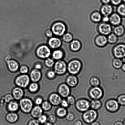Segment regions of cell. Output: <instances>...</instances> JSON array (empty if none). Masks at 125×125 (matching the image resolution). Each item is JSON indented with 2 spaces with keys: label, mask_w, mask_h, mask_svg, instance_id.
I'll list each match as a JSON object with an SVG mask.
<instances>
[{
  "label": "cell",
  "mask_w": 125,
  "mask_h": 125,
  "mask_svg": "<svg viewBox=\"0 0 125 125\" xmlns=\"http://www.w3.org/2000/svg\"><path fill=\"white\" fill-rule=\"evenodd\" d=\"M81 64L79 61L74 60L70 62L68 65V69L69 73L73 75L77 74L79 72Z\"/></svg>",
  "instance_id": "6da1fadb"
},
{
  "label": "cell",
  "mask_w": 125,
  "mask_h": 125,
  "mask_svg": "<svg viewBox=\"0 0 125 125\" xmlns=\"http://www.w3.org/2000/svg\"><path fill=\"white\" fill-rule=\"evenodd\" d=\"M97 113L94 110H87L83 115V119L86 123H92L96 119Z\"/></svg>",
  "instance_id": "7a4b0ae2"
},
{
  "label": "cell",
  "mask_w": 125,
  "mask_h": 125,
  "mask_svg": "<svg viewBox=\"0 0 125 125\" xmlns=\"http://www.w3.org/2000/svg\"><path fill=\"white\" fill-rule=\"evenodd\" d=\"M66 30V27L61 22H57L53 24L52 27V31L57 36H60L64 34Z\"/></svg>",
  "instance_id": "3957f363"
},
{
  "label": "cell",
  "mask_w": 125,
  "mask_h": 125,
  "mask_svg": "<svg viewBox=\"0 0 125 125\" xmlns=\"http://www.w3.org/2000/svg\"><path fill=\"white\" fill-rule=\"evenodd\" d=\"M36 53L39 57L45 59L48 58L50 55L51 52L49 47L43 45L38 47L36 50Z\"/></svg>",
  "instance_id": "277c9868"
},
{
  "label": "cell",
  "mask_w": 125,
  "mask_h": 125,
  "mask_svg": "<svg viewBox=\"0 0 125 125\" xmlns=\"http://www.w3.org/2000/svg\"><path fill=\"white\" fill-rule=\"evenodd\" d=\"M54 68L57 73L59 74H62L65 73L66 71V64L63 61H58L56 63Z\"/></svg>",
  "instance_id": "5b68a950"
},
{
  "label": "cell",
  "mask_w": 125,
  "mask_h": 125,
  "mask_svg": "<svg viewBox=\"0 0 125 125\" xmlns=\"http://www.w3.org/2000/svg\"><path fill=\"white\" fill-rule=\"evenodd\" d=\"M90 106V104L88 100L81 99L78 101L76 104V107L79 111L83 112L87 111Z\"/></svg>",
  "instance_id": "8992f818"
},
{
  "label": "cell",
  "mask_w": 125,
  "mask_h": 125,
  "mask_svg": "<svg viewBox=\"0 0 125 125\" xmlns=\"http://www.w3.org/2000/svg\"><path fill=\"white\" fill-rule=\"evenodd\" d=\"M89 95L92 99H99L102 96L103 91L101 88L99 87H94L90 91Z\"/></svg>",
  "instance_id": "52a82bcc"
},
{
  "label": "cell",
  "mask_w": 125,
  "mask_h": 125,
  "mask_svg": "<svg viewBox=\"0 0 125 125\" xmlns=\"http://www.w3.org/2000/svg\"><path fill=\"white\" fill-rule=\"evenodd\" d=\"M20 105L22 110L25 112L28 113L29 112L32 108V103L30 99H24L21 101Z\"/></svg>",
  "instance_id": "ba28073f"
},
{
  "label": "cell",
  "mask_w": 125,
  "mask_h": 125,
  "mask_svg": "<svg viewBox=\"0 0 125 125\" xmlns=\"http://www.w3.org/2000/svg\"><path fill=\"white\" fill-rule=\"evenodd\" d=\"M114 55L117 58H121L125 57V45L120 44L115 47L114 49Z\"/></svg>",
  "instance_id": "9c48e42d"
},
{
  "label": "cell",
  "mask_w": 125,
  "mask_h": 125,
  "mask_svg": "<svg viewBox=\"0 0 125 125\" xmlns=\"http://www.w3.org/2000/svg\"><path fill=\"white\" fill-rule=\"evenodd\" d=\"M30 79L27 75H23L18 77L16 79V82L18 86L25 88L29 84Z\"/></svg>",
  "instance_id": "30bf717a"
},
{
  "label": "cell",
  "mask_w": 125,
  "mask_h": 125,
  "mask_svg": "<svg viewBox=\"0 0 125 125\" xmlns=\"http://www.w3.org/2000/svg\"><path fill=\"white\" fill-rule=\"evenodd\" d=\"M106 107L109 111L115 112L118 109L119 103L117 101L115 100H109L106 103Z\"/></svg>",
  "instance_id": "8fae6325"
},
{
  "label": "cell",
  "mask_w": 125,
  "mask_h": 125,
  "mask_svg": "<svg viewBox=\"0 0 125 125\" xmlns=\"http://www.w3.org/2000/svg\"><path fill=\"white\" fill-rule=\"evenodd\" d=\"M61 41L57 37H51L48 41L49 46L52 49H56L61 45Z\"/></svg>",
  "instance_id": "7c38bea8"
},
{
  "label": "cell",
  "mask_w": 125,
  "mask_h": 125,
  "mask_svg": "<svg viewBox=\"0 0 125 125\" xmlns=\"http://www.w3.org/2000/svg\"><path fill=\"white\" fill-rule=\"evenodd\" d=\"M59 92L61 96L63 97H66L68 96L70 94V88L67 85L62 84L59 87Z\"/></svg>",
  "instance_id": "4fadbf2b"
},
{
  "label": "cell",
  "mask_w": 125,
  "mask_h": 125,
  "mask_svg": "<svg viewBox=\"0 0 125 125\" xmlns=\"http://www.w3.org/2000/svg\"><path fill=\"white\" fill-rule=\"evenodd\" d=\"M99 30L101 33L103 34L108 35L111 32V26L109 24L103 23L99 25Z\"/></svg>",
  "instance_id": "5bb4252c"
},
{
  "label": "cell",
  "mask_w": 125,
  "mask_h": 125,
  "mask_svg": "<svg viewBox=\"0 0 125 125\" xmlns=\"http://www.w3.org/2000/svg\"><path fill=\"white\" fill-rule=\"evenodd\" d=\"M66 82L68 85L70 86L75 87L78 83L77 78L74 75H70L67 77Z\"/></svg>",
  "instance_id": "9a60e30c"
},
{
  "label": "cell",
  "mask_w": 125,
  "mask_h": 125,
  "mask_svg": "<svg viewBox=\"0 0 125 125\" xmlns=\"http://www.w3.org/2000/svg\"><path fill=\"white\" fill-rule=\"evenodd\" d=\"M109 20L112 24L113 25H117L121 22V18L118 14L115 13L112 14L109 18Z\"/></svg>",
  "instance_id": "2e32d148"
},
{
  "label": "cell",
  "mask_w": 125,
  "mask_h": 125,
  "mask_svg": "<svg viewBox=\"0 0 125 125\" xmlns=\"http://www.w3.org/2000/svg\"><path fill=\"white\" fill-rule=\"evenodd\" d=\"M51 102L53 105H57L61 102L62 99L60 96L58 94H54L51 95L50 97Z\"/></svg>",
  "instance_id": "e0dca14e"
},
{
  "label": "cell",
  "mask_w": 125,
  "mask_h": 125,
  "mask_svg": "<svg viewBox=\"0 0 125 125\" xmlns=\"http://www.w3.org/2000/svg\"><path fill=\"white\" fill-rule=\"evenodd\" d=\"M113 8L109 5H105L103 6L101 9L102 14L105 16H108L112 12Z\"/></svg>",
  "instance_id": "ac0fdd59"
},
{
  "label": "cell",
  "mask_w": 125,
  "mask_h": 125,
  "mask_svg": "<svg viewBox=\"0 0 125 125\" xmlns=\"http://www.w3.org/2000/svg\"><path fill=\"white\" fill-rule=\"evenodd\" d=\"M7 64L10 70L12 71H15L18 70L19 65L18 63L14 60H6Z\"/></svg>",
  "instance_id": "d6986e66"
},
{
  "label": "cell",
  "mask_w": 125,
  "mask_h": 125,
  "mask_svg": "<svg viewBox=\"0 0 125 125\" xmlns=\"http://www.w3.org/2000/svg\"><path fill=\"white\" fill-rule=\"evenodd\" d=\"M107 39L105 36L101 35L97 37L96 42L97 44L100 46H103L106 44Z\"/></svg>",
  "instance_id": "ffe728a7"
},
{
  "label": "cell",
  "mask_w": 125,
  "mask_h": 125,
  "mask_svg": "<svg viewBox=\"0 0 125 125\" xmlns=\"http://www.w3.org/2000/svg\"><path fill=\"white\" fill-rule=\"evenodd\" d=\"M41 73L37 70H33L31 73V79L34 81H38L41 77Z\"/></svg>",
  "instance_id": "44dd1931"
},
{
  "label": "cell",
  "mask_w": 125,
  "mask_h": 125,
  "mask_svg": "<svg viewBox=\"0 0 125 125\" xmlns=\"http://www.w3.org/2000/svg\"><path fill=\"white\" fill-rule=\"evenodd\" d=\"M13 94L14 98L17 99H21L23 96V92L20 88H17L14 90Z\"/></svg>",
  "instance_id": "7402d4cb"
},
{
  "label": "cell",
  "mask_w": 125,
  "mask_h": 125,
  "mask_svg": "<svg viewBox=\"0 0 125 125\" xmlns=\"http://www.w3.org/2000/svg\"><path fill=\"white\" fill-rule=\"evenodd\" d=\"M42 112V109L40 107L36 106L33 109L31 115L34 117H39L41 116Z\"/></svg>",
  "instance_id": "603a6c76"
},
{
  "label": "cell",
  "mask_w": 125,
  "mask_h": 125,
  "mask_svg": "<svg viewBox=\"0 0 125 125\" xmlns=\"http://www.w3.org/2000/svg\"><path fill=\"white\" fill-rule=\"evenodd\" d=\"M18 116L17 114L14 113L8 114L6 116V119L8 122L14 123L16 122L18 119Z\"/></svg>",
  "instance_id": "cb8c5ba5"
},
{
  "label": "cell",
  "mask_w": 125,
  "mask_h": 125,
  "mask_svg": "<svg viewBox=\"0 0 125 125\" xmlns=\"http://www.w3.org/2000/svg\"><path fill=\"white\" fill-rule=\"evenodd\" d=\"M90 106L94 110H98L101 106V103L98 99H94L92 101L90 104Z\"/></svg>",
  "instance_id": "d4e9b609"
},
{
  "label": "cell",
  "mask_w": 125,
  "mask_h": 125,
  "mask_svg": "<svg viewBox=\"0 0 125 125\" xmlns=\"http://www.w3.org/2000/svg\"><path fill=\"white\" fill-rule=\"evenodd\" d=\"M70 46H71V49L72 50L76 51L80 49L81 46V44L78 41L75 40L71 42Z\"/></svg>",
  "instance_id": "484cf974"
},
{
  "label": "cell",
  "mask_w": 125,
  "mask_h": 125,
  "mask_svg": "<svg viewBox=\"0 0 125 125\" xmlns=\"http://www.w3.org/2000/svg\"><path fill=\"white\" fill-rule=\"evenodd\" d=\"M52 56L53 58L55 59H60L63 57V53L61 50H58L53 52Z\"/></svg>",
  "instance_id": "4316f807"
},
{
  "label": "cell",
  "mask_w": 125,
  "mask_h": 125,
  "mask_svg": "<svg viewBox=\"0 0 125 125\" xmlns=\"http://www.w3.org/2000/svg\"><path fill=\"white\" fill-rule=\"evenodd\" d=\"M123 63L122 61L119 59H114L113 62V65L115 68L118 69L122 67Z\"/></svg>",
  "instance_id": "83f0119b"
},
{
  "label": "cell",
  "mask_w": 125,
  "mask_h": 125,
  "mask_svg": "<svg viewBox=\"0 0 125 125\" xmlns=\"http://www.w3.org/2000/svg\"><path fill=\"white\" fill-rule=\"evenodd\" d=\"M114 32L118 36H121L123 34L124 29L122 25H119L115 28L114 30Z\"/></svg>",
  "instance_id": "f1b7e54d"
},
{
  "label": "cell",
  "mask_w": 125,
  "mask_h": 125,
  "mask_svg": "<svg viewBox=\"0 0 125 125\" xmlns=\"http://www.w3.org/2000/svg\"><path fill=\"white\" fill-rule=\"evenodd\" d=\"M57 114L59 117H63L66 115L67 110L64 108H60L57 111Z\"/></svg>",
  "instance_id": "f546056e"
},
{
  "label": "cell",
  "mask_w": 125,
  "mask_h": 125,
  "mask_svg": "<svg viewBox=\"0 0 125 125\" xmlns=\"http://www.w3.org/2000/svg\"><path fill=\"white\" fill-rule=\"evenodd\" d=\"M91 18L93 21L98 22L100 21L101 19V16L100 13L98 12H95L92 14Z\"/></svg>",
  "instance_id": "4dcf8cb0"
},
{
  "label": "cell",
  "mask_w": 125,
  "mask_h": 125,
  "mask_svg": "<svg viewBox=\"0 0 125 125\" xmlns=\"http://www.w3.org/2000/svg\"><path fill=\"white\" fill-rule=\"evenodd\" d=\"M18 104L16 103L12 102L8 105V108L11 111H15L18 110Z\"/></svg>",
  "instance_id": "1f68e13d"
},
{
  "label": "cell",
  "mask_w": 125,
  "mask_h": 125,
  "mask_svg": "<svg viewBox=\"0 0 125 125\" xmlns=\"http://www.w3.org/2000/svg\"><path fill=\"white\" fill-rule=\"evenodd\" d=\"M117 11L120 15L125 16V4H121L118 8Z\"/></svg>",
  "instance_id": "d6a6232c"
},
{
  "label": "cell",
  "mask_w": 125,
  "mask_h": 125,
  "mask_svg": "<svg viewBox=\"0 0 125 125\" xmlns=\"http://www.w3.org/2000/svg\"><path fill=\"white\" fill-rule=\"evenodd\" d=\"M90 82L92 86L94 87H97L100 84V81L97 78L94 77L91 79Z\"/></svg>",
  "instance_id": "836d02e7"
},
{
  "label": "cell",
  "mask_w": 125,
  "mask_h": 125,
  "mask_svg": "<svg viewBox=\"0 0 125 125\" xmlns=\"http://www.w3.org/2000/svg\"><path fill=\"white\" fill-rule=\"evenodd\" d=\"M117 40V37L116 35L114 34H111L108 37V40L110 43H114L116 42Z\"/></svg>",
  "instance_id": "e575fe53"
},
{
  "label": "cell",
  "mask_w": 125,
  "mask_h": 125,
  "mask_svg": "<svg viewBox=\"0 0 125 125\" xmlns=\"http://www.w3.org/2000/svg\"><path fill=\"white\" fill-rule=\"evenodd\" d=\"M118 102L120 105H125V95H122L120 96L118 99Z\"/></svg>",
  "instance_id": "d590c367"
},
{
  "label": "cell",
  "mask_w": 125,
  "mask_h": 125,
  "mask_svg": "<svg viewBox=\"0 0 125 125\" xmlns=\"http://www.w3.org/2000/svg\"><path fill=\"white\" fill-rule=\"evenodd\" d=\"M63 39L66 42H70L72 39L73 37L69 33L65 34L63 36Z\"/></svg>",
  "instance_id": "8d00e7d4"
},
{
  "label": "cell",
  "mask_w": 125,
  "mask_h": 125,
  "mask_svg": "<svg viewBox=\"0 0 125 125\" xmlns=\"http://www.w3.org/2000/svg\"><path fill=\"white\" fill-rule=\"evenodd\" d=\"M45 64L47 66L51 67L54 64V60L50 58H48L45 61Z\"/></svg>",
  "instance_id": "74e56055"
},
{
  "label": "cell",
  "mask_w": 125,
  "mask_h": 125,
  "mask_svg": "<svg viewBox=\"0 0 125 125\" xmlns=\"http://www.w3.org/2000/svg\"><path fill=\"white\" fill-rule=\"evenodd\" d=\"M42 107L45 110H48L51 108V104L48 102H45L42 104Z\"/></svg>",
  "instance_id": "f35d334b"
},
{
  "label": "cell",
  "mask_w": 125,
  "mask_h": 125,
  "mask_svg": "<svg viewBox=\"0 0 125 125\" xmlns=\"http://www.w3.org/2000/svg\"><path fill=\"white\" fill-rule=\"evenodd\" d=\"M38 88V86L36 83H32L30 85L29 88L31 92L36 91Z\"/></svg>",
  "instance_id": "ab89813d"
},
{
  "label": "cell",
  "mask_w": 125,
  "mask_h": 125,
  "mask_svg": "<svg viewBox=\"0 0 125 125\" xmlns=\"http://www.w3.org/2000/svg\"><path fill=\"white\" fill-rule=\"evenodd\" d=\"M75 116L72 113H69L66 115V118L67 120L69 121H72L74 119Z\"/></svg>",
  "instance_id": "60d3db41"
},
{
  "label": "cell",
  "mask_w": 125,
  "mask_h": 125,
  "mask_svg": "<svg viewBox=\"0 0 125 125\" xmlns=\"http://www.w3.org/2000/svg\"><path fill=\"white\" fill-rule=\"evenodd\" d=\"M47 120L46 116L45 115L41 116L39 117L38 121L39 122L41 123L42 124L45 123L46 122Z\"/></svg>",
  "instance_id": "b9f144b4"
},
{
  "label": "cell",
  "mask_w": 125,
  "mask_h": 125,
  "mask_svg": "<svg viewBox=\"0 0 125 125\" xmlns=\"http://www.w3.org/2000/svg\"><path fill=\"white\" fill-rule=\"evenodd\" d=\"M67 101L69 104L70 105H73L75 103V100L74 98L71 96H68L67 98Z\"/></svg>",
  "instance_id": "7bdbcfd3"
},
{
  "label": "cell",
  "mask_w": 125,
  "mask_h": 125,
  "mask_svg": "<svg viewBox=\"0 0 125 125\" xmlns=\"http://www.w3.org/2000/svg\"><path fill=\"white\" fill-rule=\"evenodd\" d=\"M48 121L52 123H54L56 122V118L55 116L54 115H51L48 118Z\"/></svg>",
  "instance_id": "ee69618b"
},
{
  "label": "cell",
  "mask_w": 125,
  "mask_h": 125,
  "mask_svg": "<svg viewBox=\"0 0 125 125\" xmlns=\"http://www.w3.org/2000/svg\"><path fill=\"white\" fill-rule=\"evenodd\" d=\"M28 125H40L39 122L37 120H32L30 121Z\"/></svg>",
  "instance_id": "f6af8a7d"
},
{
  "label": "cell",
  "mask_w": 125,
  "mask_h": 125,
  "mask_svg": "<svg viewBox=\"0 0 125 125\" xmlns=\"http://www.w3.org/2000/svg\"><path fill=\"white\" fill-rule=\"evenodd\" d=\"M21 72L23 73H25L28 72V69L26 66H22L20 69Z\"/></svg>",
  "instance_id": "bcb514c9"
},
{
  "label": "cell",
  "mask_w": 125,
  "mask_h": 125,
  "mask_svg": "<svg viewBox=\"0 0 125 125\" xmlns=\"http://www.w3.org/2000/svg\"><path fill=\"white\" fill-rule=\"evenodd\" d=\"M61 104L62 106L66 108L68 107L69 106L68 103L67 101L63 99V100L62 101Z\"/></svg>",
  "instance_id": "7dc6e473"
},
{
  "label": "cell",
  "mask_w": 125,
  "mask_h": 125,
  "mask_svg": "<svg viewBox=\"0 0 125 125\" xmlns=\"http://www.w3.org/2000/svg\"><path fill=\"white\" fill-rule=\"evenodd\" d=\"M46 35L47 37H52L53 36V32L50 30H47L46 32Z\"/></svg>",
  "instance_id": "c3c4849f"
},
{
  "label": "cell",
  "mask_w": 125,
  "mask_h": 125,
  "mask_svg": "<svg viewBox=\"0 0 125 125\" xmlns=\"http://www.w3.org/2000/svg\"><path fill=\"white\" fill-rule=\"evenodd\" d=\"M122 0H111L112 3L115 5L120 4L122 1Z\"/></svg>",
  "instance_id": "681fc988"
},
{
  "label": "cell",
  "mask_w": 125,
  "mask_h": 125,
  "mask_svg": "<svg viewBox=\"0 0 125 125\" xmlns=\"http://www.w3.org/2000/svg\"><path fill=\"white\" fill-rule=\"evenodd\" d=\"M48 75L49 77L52 78L54 77L55 76V73L54 71H50L48 72Z\"/></svg>",
  "instance_id": "f907efd6"
},
{
  "label": "cell",
  "mask_w": 125,
  "mask_h": 125,
  "mask_svg": "<svg viewBox=\"0 0 125 125\" xmlns=\"http://www.w3.org/2000/svg\"><path fill=\"white\" fill-rule=\"evenodd\" d=\"M42 99L41 98H37L36 100V104L38 105H39L41 104V103L42 102Z\"/></svg>",
  "instance_id": "816d5d0a"
},
{
  "label": "cell",
  "mask_w": 125,
  "mask_h": 125,
  "mask_svg": "<svg viewBox=\"0 0 125 125\" xmlns=\"http://www.w3.org/2000/svg\"><path fill=\"white\" fill-rule=\"evenodd\" d=\"M103 21L104 22H107L109 21V18L108 16H105L103 18Z\"/></svg>",
  "instance_id": "f5cc1de1"
},
{
  "label": "cell",
  "mask_w": 125,
  "mask_h": 125,
  "mask_svg": "<svg viewBox=\"0 0 125 125\" xmlns=\"http://www.w3.org/2000/svg\"><path fill=\"white\" fill-rule=\"evenodd\" d=\"M73 125H82V122L81 121H78L74 123Z\"/></svg>",
  "instance_id": "db71d44e"
},
{
  "label": "cell",
  "mask_w": 125,
  "mask_h": 125,
  "mask_svg": "<svg viewBox=\"0 0 125 125\" xmlns=\"http://www.w3.org/2000/svg\"><path fill=\"white\" fill-rule=\"evenodd\" d=\"M91 125H100L99 123L96 122V121H94V122L92 123Z\"/></svg>",
  "instance_id": "11a10c76"
},
{
  "label": "cell",
  "mask_w": 125,
  "mask_h": 125,
  "mask_svg": "<svg viewBox=\"0 0 125 125\" xmlns=\"http://www.w3.org/2000/svg\"><path fill=\"white\" fill-rule=\"evenodd\" d=\"M114 125H124V124L122 122H120V121H118V122L115 123Z\"/></svg>",
  "instance_id": "9f6ffc18"
},
{
  "label": "cell",
  "mask_w": 125,
  "mask_h": 125,
  "mask_svg": "<svg viewBox=\"0 0 125 125\" xmlns=\"http://www.w3.org/2000/svg\"><path fill=\"white\" fill-rule=\"evenodd\" d=\"M103 3H105V4H107V3H109L110 1V0H102Z\"/></svg>",
  "instance_id": "6f0895ef"
},
{
  "label": "cell",
  "mask_w": 125,
  "mask_h": 125,
  "mask_svg": "<svg viewBox=\"0 0 125 125\" xmlns=\"http://www.w3.org/2000/svg\"><path fill=\"white\" fill-rule=\"evenodd\" d=\"M36 69H40L41 67V65L40 64H37L36 66Z\"/></svg>",
  "instance_id": "680465c9"
},
{
  "label": "cell",
  "mask_w": 125,
  "mask_h": 125,
  "mask_svg": "<svg viewBox=\"0 0 125 125\" xmlns=\"http://www.w3.org/2000/svg\"><path fill=\"white\" fill-rule=\"evenodd\" d=\"M44 125H54L52 123H51L50 122H46L45 123Z\"/></svg>",
  "instance_id": "91938a15"
},
{
  "label": "cell",
  "mask_w": 125,
  "mask_h": 125,
  "mask_svg": "<svg viewBox=\"0 0 125 125\" xmlns=\"http://www.w3.org/2000/svg\"><path fill=\"white\" fill-rule=\"evenodd\" d=\"M123 70L125 71V63L123 64L122 67Z\"/></svg>",
  "instance_id": "94428289"
},
{
  "label": "cell",
  "mask_w": 125,
  "mask_h": 125,
  "mask_svg": "<svg viewBox=\"0 0 125 125\" xmlns=\"http://www.w3.org/2000/svg\"><path fill=\"white\" fill-rule=\"evenodd\" d=\"M123 124L124 125H125V119L124 121Z\"/></svg>",
  "instance_id": "6125c7cd"
},
{
  "label": "cell",
  "mask_w": 125,
  "mask_h": 125,
  "mask_svg": "<svg viewBox=\"0 0 125 125\" xmlns=\"http://www.w3.org/2000/svg\"><path fill=\"white\" fill-rule=\"evenodd\" d=\"M122 0L123 1V2H124L125 3V0Z\"/></svg>",
  "instance_id": "be15d7a7"
}]
</instances>
